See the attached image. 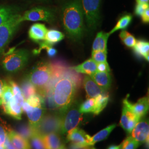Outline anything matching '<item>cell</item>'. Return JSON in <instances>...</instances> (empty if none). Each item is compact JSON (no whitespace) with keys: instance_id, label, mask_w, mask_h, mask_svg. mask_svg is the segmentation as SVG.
<instances>
[{"instance_id":"cell-1","label":"cell","mask_w":149,"mask_h":149,"mask_svg":"<svg viewBox=\"0 0 149 149\" xmlns=\"http://www.w3.org/2000/svg\"><path fill=\"white\" fill-rule=\"evenodd\" d=\"M61 18L69 37L74 41L81 40L85 31L84 14L81 0H70L64 3Z\"/></svg>"},{"instance_id":"cell-2","label":"cell","mask_w":149,"mask_h":149,"mask_svg":"<svg viewBox=\"0 0 149 149\" xmlns=\"http://www.w3.org/2000/svg\"><path fill=\"white\" fill-rule=\"evenodd\" d=\"M77 88L68 77H62L57 81L53 88L54 101L59 112L65 110L74 101Z\"/></svg>"},{"instance_id":"cell-3","label":"cell","mask_w":149,"mask_h":149,"mask_svg":"<svg viewBox=\"0 0 149 149\" xmlns=\"http://www.w3.org/2000/svg\"><path fill=\"white\" fill-rule=\"evenodd\" d=\"M52 76V70L50 63L42 62L38 64L32 70L28 79L34 86L38 91L39 95L43 97L44 91Z\"/></svg>"},{"instance_id":"cell-4","label":"cell","mask_w":149,"mask_h":149,"mask_svg":"<svg viewBox=\"0 0 149 149\" xmlns=\"http://www.w3.org/2000/svg\"><path fill=\"white\" fill-rule=\"evenodd\" d=\"M80 105L78 102L74 101L65 110L59 112L61 117L60 134L68 133L80 124L82 119V113L79 109Z\"/></svg>"},{"instance_id":"cell-5","label":"cell","mask_w":149,"mask_h":149,"mask_svg":"<svg viewBox=\"0 0 149 149\" xmlns=\"http://www.w3.org/2000/svg\"><path fill=\"white\" fill-rule=\"evenodd\" d=\"M86 22L88 30L95 31L100 19L101 0H81Z\"/></svg>"},{"instance_id":"cell-6","label":"cell","mask_w":149,"mask_h":149,"mask_svg":"<svg viewBox=\"0 0 149 149\" xmlns=\"http://www.w3.org/2000/svg\"><path fill=\"white\" fill-rule=\"evenodd\" d=\"M61 126V117L60 113L59 112L58 113L44 115L34 129L37 133L43 136L51 133L60 134Z\"/></svg>"},{"instance_id":"cell-7","label":"cell","mask_w":149,"mask_h":149,"mask_svg":"<svg viewBox=\"0 0 149 149\" xmlns=\"http://www.w3.org/2000/svg\"><path fill=\"white\" fill-rule=\"evenodd\" d=\"M29 54L26 50L19 49L7 55L2 61L3 69L10 72H15L26 64Z\"/></svg>"},{"instance_id":"cell-8","label":"cell","mask_w":149,"mask_h":149,"mask_svg":"<svg viewBox=\"0 0 149 149\" xmlns=\"http://www.w3.org/2000/svg\"><path fill=\"white\" fill-rule=\"evenodd\" d=\"M21 16L16 14L0 25V54L1 53L21 24Z\"/></svg>"},{"instance_id":"cell-9","label":"cell","mask_w":149,"mask_h":149,"mask_svg":"<svg viewBox=\"0 0 149 149\" xmlns=\"http://www.w3.org/2000/svg\"><path fill=\"white\" fill-rule=\"evenodd\" d=\"M55 14L53 10L44 7H36L26 11L21 16L20 21H45L52 22L55 20Z\"/></svg>"},{"instance_id":"cell-10","label":"cell","mask_w":149,"mask_h":149,"mask_svg":"<svg viewBox=\"0 0 149 149\" xmlns=\"http://www.w3.org/2000/svg\"><path fill=\"white\" fill-rule=\"evenodd\" d=\"M140 120V119L134 114L128 107L123 104L120 125L127 133H132L134 128Z\"/></svg>"},{"instance_id":"cell-11","label":"cell","mask_w":149,"mask_h":149,"mask_svg":"<svg viewBox=\"0 0 149 149\" xmlns=\"http://www.w3.org/2000/svg\"><path fill=\"white\" fill-rule=\"evenodd\" d=\"M123 104H125L130 111L140 119L148 112L149 107V97L145 96L140 98L137 102L132 103L128 100V96L123 100Z\"/></svg>"},{"instance_id":"cell-12","label":"cell","mask_w":149,"mask_h":149,"mask_svg":"<svg viewBox=\"0 0 149 149\" xmlns=\"http://www.w3.org/2000/svg\"><path fill=\"white\" fill-rule=\"evenodd\" d=\"M132 136L139 145L143 144L149 140V120L143 119L139 121L132 132Z\"/></svg>"},{"instance_id":"cell-13","label":"cell","mask_w":149,"mask_h":149,"mask_svg":"<svg viewBox=\"0 0 149 149\" xmlns=\"http://www.w3.org/2000/svg\"><path fill=\"white\" fill-rule=\"evenodd\" d=\"M91 136L84 130L79 128H74L68 133L67 140L74 144L84 146H90Z\"/></svg>"},{"instance_id":"cell-14","label":"cell","mask_w":149,"mask_h":149,"mask_svg":"<svg viewBox=\"0 0 149 149\" xmlns=\"http://www.w3.org/2000/svg\"><path fill=\"white\" fill-rule=\"evenodd\" d=\"M83 85L87 98H95L106 92L98 85L90 76L86 75L84 79Z\"/></svg>"},{"instance_id":"cell-15","label":"cell","mask_w":149,"mask_h":149,"mask_svg":"<svg viewBox=\"0 0 149 149\" xmlns=\"http://www.w3.org/2000/svg\"><path fill=\"white\" fill-rule=\"evenodd\" d=\"M7 135L16 149H31L29 141L23 138L17 132L7 128Z\"/></svg>"},{"instance_id":"cell-16","label":"cell","mask_w":149,"mask_h":149,"mask_svg":"<svg viewBox=\"0 0 149 149\" xmlns=\"http://www.w3.org/2000/svg\"><path fill=\"white\" fill-rule=\"evenodd\" d=\"M96 84L105 91L108 90L111 85L112 78L110 72L96 71L90 76Z\"/></svg>"},{"instance_id":"cell-17","label":"cell","mask_w":149,"mask_h":149,"mask_svg":"<svg viewBox=\"0 0 149 149\" xmlns=\"http://www.w3.org/2000/svg\"><path fill=\"white\" fill-rule=\"evenodd\" d=\"M48 29L45 26L41 23L33 24L30 28L28 35L32 40L39 42L40 40H44Z\"/></svg>"},{"instance_id":"cell-18","label":"cell","mask_w":149,"mask_h":149,"mask_svg":"<svg viewBox=\"0 0 149 149\" xmlns=\"http://www.w3.org/2000/svg\"><path fill=\"white\" fill-rule=\"evenodd\" d=\"M2 109L6 114L14 118L17 120H21L23 110L14 97L5 106H2Z\"/></svg>"},{"instance_id":"cell-19","label":"cell","mask_w":149,"mask_h":149,"mask_svg":"<svg viewBox=\"0 0 149 149\" xmlns=\"http://www.w3.org/2000/svg\"><path fill=\"white\" fill-rule=\"evenodd\" d=\"M45 112L44 107H33L32 109L26 112L29 125L36 128L45 115Z\"/></svg>"},{"instance_id":"cell-20","label":"cell","mask_w":149,"mask_h":149,"mask_svg":"<svg viewBox=\"0 0 149 149\" xmlns=\"http://www.w3.org/2000/svg\"><path fill=\"white\" fill-rule=\"evenodd\" d=\"M45 149H59L63 144L59 133H51L42 136Z\"/></svg>"},{"instance_id":"cell-21","label":"cell","mask_w":149,"mask_h":149,"mask_svg":"<svg viewBox=\"0 0 149 149\" xmlns=\"http://www.w3.org/2000/svg\"><path fill=\"white\" fill-rule=\"evenodd\" d=\"M79 74L91 76L97 71V63L92 59H88L83 63L70 68Z\"/></svg>"},{"instance_id":"cell-22","label":"cell","mask_w":149,"mask_h":149,"mask_svg":"<svg viewBox=\"0 0 149 149\" xmlns=\"http://www.w3.org/2000/svg\"><path fill=\"white\" fill-rule=\"evenodd\" d=\"M117 125L116 124H113L108 126L103 130L96 134L93 136H91L90 145L93 146L97 142H100L103 140H106L109 136L110 134L111 133L113 129L116 127Z\"/></svg>"},{"instance_id":"cell-23","label":"cell","mask_w":149,"mask_h":149,"mask_svg":"<svg viewBox=\"0 0 149 149\" xmlns=\"http://www.w3.org/2000/svg\"><path fill=\"white\" fill-rule=\"evenodd\" d=\"M109 100V95L106 92L95 98V109L93 114L98 115L106 108Z\"/></svg>"},{"instance_id":"cell-24","label":"cell","mask_w":149,"mask_h":149,"mask_svg":"<svg viewBox=\"0 0 149 149\" xmlns=\"http://www.w3.org/2000/svg\"><path fill=\"white\" fill-rule=\"evenodd\" d=\"M21 89L25 101H26L31 96L36 94L37 92V88L32 84L28 79L22 82Z\"/></svg>"},{"instance_id":"cell-25","label":"cell","mask_w":149,"mask_h":149,"mask_svg":"<svg viewBox=\"0 0 149 149\" xmlns=\"http://www.w3.org/2000/svg\"><path fill=\"white\" fill-rule=\"evenodd\" d=\"M133 20V16L132 15L128 14L124 15L120 18L117 22L116 26L114 27L109 33V35L113 34L118 30H124L128 28L130 23Z\"/></svg>"},{"instance_id":"cell-26","label":"cell","mask_w":149,"mask_h":149,"mask_svg":"<svg viewBox=\"0 0 149 149\" xmlns=\"http://www.w3.org/2000/svg\"><path fill=\"white\" fill-rule=\"evenodd\" d=\"M133 49L136 55L144 58L145 56L149 54V43L143 40H136Z\"/></svg>"},{"instance_id":"cell-27","label":"cell","mask_w":149,"mask_h":149,"mask_svg":"<svg viewBox=\"0 0 149 149\" xmlns=\"http://www.w3.org/2000/svg\"><path fill=\"white\" fill-rule=\"evenodd\" d=\"M65 35L62 33L56 30L51 29L47 31L45 35V41L48 44L52 45L54 43H58L64 39Z\"/></svg>"},{"instance_id":"cell-28","label":"cell","mask_w":149,"mask_h":149,"mask_svg":"<svg viewBox=\"0 0 149 149\" xmlns=\"http://www.w3.org/2000/svg\"><path fill=\"white\" fill-rule=\"evenodd\" d=\"M17 133L21 135L23 138L29 141L36 132L35 129L29 125V124H23L18 127Z\"/></svg>"},{"instance_id":"cell-29","label":"cell","mask_w":149,"mask_h":149,"mask_svg":"<svg viewBox=\"0 0 149 149\" xmlns=\"http://www.w3.org/2000/svg\"><path fill=\"white\" fill-rule=\"evenodd\" d=\"M16 14H17V11L13 8L0 6V25L7 21Z\"/></svg>"},{"instance_id":"cell-30","label":"cell","mask_w":149,"mask_h":149,"mask_svg":"<svg viewBox=\"0 0 149 149\" xmlns=\"http://www.w3.org/2000/svg\"><path fill=\"white\" fill-rule=\"evenodd\" d=\"M9 85L11 86L13 97L16 100L17 102L21 106H22L24 102L25 101L24 98L22 95L21 87L16 84L15 82L13 81H9Z\"/></svg>"},{"instance_id":"cell-31","label":"cell","mask_w":149,"mask_h":149,"mask_svg":"<svg viewBox=\"0 0 149 149\" xmlns=\"http://www.w3.org/2000/svg\"><path fill=\"white\" fill-rule=\"evenodd\" d=\"M119 37L122 40L123 43L128 48H133L136 39L130 33L124 30L120 33Z\"/></svg>"},{"instance_id":"cell-32","label":"cell","mask_w":149,"mask_h":149,"mask_svg":"<svg viewBox=\"0 0 149 149\" xmlns=\"http://www.w3.org/2000/svg\"><path fill=\"white\" fill-rule=\"evenodd\" d=\"M80 111L81 113H92L95 109V98H87V100L80 104L79 107Z\"/></svg>"},{"instance_id":"cell-33","label":"cell","mask_w":149,"mask_h":149,"mask_svg":"<svg viewBox=\"0 0 149 149\" xmlns=\"http://www.w3.org/2000/svg\"><path fill=\"white\" fill-rule=\"evenodd\" d=\"M29 143L31 149H45L42 136L36 133L29 139Z\"/></svg>"},{"instance_id":"cell-34","label":"cell","mask_w":149,"mask_h":149,"mask_svg":"<svg viewBox=\"0 0 149 149\" xmlns=\"http://www.w3.org/2000/svg\"><path fill=\"white\" fill-rule=\"evenodd\" d=\"M13 97V95L11 86L5 82L2 89V92L1 95V98L2 100V104L1 106H2L7 104Z\"/></svg>"},{"instance_id":"cell-35","label":"cell","mask_w":149,"mask_h":149,"mask_svg":"<svg viewBox=\"0 0 149 149\" xmlns=\"http://www.w3.org/2000/svg\"><path fill=\"white\" fill-rule=\"evenodd\" d=\"M27 103L33 107H44V98L40 95L35 94L28 98L26 101Z\"/></svg>"},{"instance_id":"cell-36","label":"cell","mask_w":149,"mask_h":149,"mask_svg":"<svg viewBox=\"0 0 149 149\" xmlns=\"http://www.w3.org/2000/svg\"><path fill=\"white\" fill-rule=\"evenodd\" d=\"M138 143L132 136H129L120 144V149H137Z\"/></svg>"},{"instance_id":"cell-37","label":"cell","mask_w":149,"mask_h":149,"mask_svg":"<svg viewBox=\"0 0 149 149\" xmlns=\"http://www.w3.org/2000/svg\"><path fill=\"white\" fill-rule=\"evenodd\" d=\"M107 52H103L101 50L97 51L92 53V58L97 64L100 63L107 62Z\"/></svg>"},{"instance_id":"cell-38","label":"cell","mask_w":149,"mask_h":149,"mask_svg":"<svg viewBox=\"0 0 149 149\" xmlns=\"http://www.w3.org/2000/svg\"><path fill=\"white\" fill-rule=\"evenodd\" d=\"M7 136V128L0 123V149H6V140Z\"/></svg>"},{"instance_id":"cell-39","label":"cell","mask_w":149,"mask_h":149,"mask_svg":"<svg viewBox=\"0 0 149 149\" xmlns=\"http://www.w3.org/2000/svg\"><path fill=\"white\" fill-rule=\"evenodd\" d=\"M110 35L108 33L100 32V50L103 52H107V40L108 37Z\"/></svg>"},{"instance_id":"cell-40","label":"cell","mask_w":149,"mask_h":149,"mask_svg":"<svg viewBox=\"0 0 149 149\" xmlns=\"http://www.w3.org/2000/svg\"><path fill=\"white\" fill-rule=\"evenodd\" d=\"M148 8H149V3L143 4L137 3L135 8V14L137 16H141L144 11Z\"/></svg>"},{"instance_id":"cell-41","label":"cell","mask_w":149,"mask_h":149,"mask_svg":"<svg viewBox=\"0 0 149 149\" xmlns=\"http://www.w3.org/2000/svg\"><path fill=\"white\" fill-rule=\"evenodd\" d=\"M97 71L99 72H110L111 70L107 61L97 64Z\"/></svg>"},{"instance_id":"cell-42","label":"cell","mask_w":149,"mask_h":149,"mask_svg":"<svg viewBox=\"0 0 149 149\" xmlns=\"http://www.w3.org/2000/svg\"><path fill=\"white\" fill-rule=\"evenodd\" d=\"M100 32L97 33L96 38H95V39L93 42V45H92V53L100 50Z\"/></svg>"},{"instance_id":"cell-43","label":"cell","mask_w":149,"mask_h":149,"mask_svg":"<svg viewBox=\"0 0 149 149\" xmlns=\"http://www.w3.org/2000/svg\"><path fill=\"white\" fill-rule=\"evenodd\" d=\"M45 49L47 50V54H48L49 56L50 57H54V56H55L57 54V50L56 49H55V48H54L52 45H48Z\"/></svg>"},{"instance_id":"cell-44","label":"cell","mask_w":149,"mask_h":149,"mask_svg":"<svg viewBox=\"0 0 149 149\" xmlns=\"http://www.w3.org/2000/svg\"><path fill=\"white\" fill-rule=\"evenodd\" d=\"M91 146H84L82 145L74 144L71 143L70 144L69 149H91Z\"/></svg>"},{"instance_id":"cell-45","label":"cell","mask_w":149,"mask_h":149,"mask_svg":"<svg viewBox=\"0 0 149 149\" xmlns=\"http://www.w3.org/2000/svg\"><path fill=\"white\" fill-rule=\"evenodd\" d=\"M142 22L144 23H149V8L144 11L142 16Z\"/></svg>"},{"instance_id":"cell-46","label":"cell","mask_w":149,"mask_h":149,"mask_svg":"<svg viewBox=\"0 0 149 149\" xmlns=\"http://www.w3.org/2000/svg\"><path fill=\"white\" fill-rule=\"evenodd\" d=\"M5 145L6 149H16L15 147L13 146V145L12 144L10 139L8 136V135L6 140Z\"/></svg>"},{"instance_id":"cell-47","label":"cell","mask_w":149,"mask_h":149,"mask_svg":"<svg viewBox=\"0 0 149 149\" xmlns=\"http://www.w3.org/2000/svg\"><path fill=\"white\" fill-rule=\"evenodd\" d=\"M5 82H4L2 80L0 79V97H1V95H2V89L3 87L4 86Z\"/></svg>"},{"instance_id":"cell-48","label":"cell","mask_w":149,"mask_h":149,"mask_svg":"<svg viewBox=\"0 0 149 149\" xmlns=\"http://www.w3.org/2000/svg\"><path fill=\"white\" fill-rule=\"evenodd\" d=\"M107 149H120V144L119 145H111L107 148Z\"/></svg>"},{"instance_id":"cell-49","label":"cell","mask_w":149,"mask_h":149,"mask_svg":"<svg viewBox=\"0 0 149 149\" xmlns=\"http://www.w3.org/2000/svg\"><path fill=\"white\" fill-rule=\"evenodd\" d=\"M137 3L143 4V3H148L149 0H136Z\"/></svg>"},{"instance_id":"cell-50","label":"cell","mask_w":149,"mask_h":149,"mask_svg":"<svg viewBox=\"0 0 149 149\" xmlns=\"http://www.w3.org/2000/svg\"><path fill=\"white\" fill-rule=\"evenodd\" d=\"M59 149H68L66 147V146L64 144H62L61 146L59 148Z\"/></svg>"},{"instance_id":"cell-51","label":"cell","mask_w":149,"mask_h":149,"mask_svg":"<svg viewBox=\"0 0 149 149\" xmlns=\"http://www.w3.org/2000/svg\"><path fill=\"white\" fill-rule=\"evenodd\" d=\"M2 104V100L1 97H0V106H1Z\"/></svg>"},{"instance_id":"cell-52","label":"cell","mask_w":149,"mask_h":149,"mask_svg":"<svg viewBox=\"0 0 149 149\" xmlns=\"http://www.w3.org/2000/svg\"><path fill=\"white\" fill-rule=\"evenodd\" d=\"M91 149H96V148H91Z\"/></svg>"}]
</instances>
